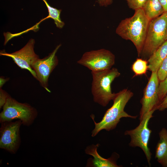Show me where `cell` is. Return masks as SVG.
Listing matches in <instances>:
<instances>
[{
    "mask_svg": "<svg viewBox=\"0 0 167 167\" xmlns=\"http://www.w3.org/2000/svg\"><path fill=\"white\" fill-rule=\"evenodd\" d=\"M131 69L135 76L145 74L148 69L147 61L141 58H137L133 64Z\"/></svg>",
    "mask_w": 167,
    "mask_h": 167,
    "instance_id": "obj_17",
    "label": "cell"
},
{
    "mask_svg": "<svg viewBox=\"0 0 167 167\" xmlns=\"http://www.w3.org/2000/svg\"><path fill=\"white\" fill-rule=\"evenodd\" d=\"M99 144L96 145H92L87 147L85 149L86 154L92 155L93 159H91L89 165L96 167H117V164L113 158L108 159L104 158L100 156L97 151Z\"/></svg>",
    "mask_w": 167,
    "mask_h": 167,
    "instance_id": "obj_12",
    "label": "cell"
},
{
    "mask_svg": "<svg viewBox=\"0 0 167 167\" xmlns=\"http://www.w3.org/2000/svg\"><path fill=\"white\" fill-rule=\"evenodd\" d=\"M61 45H57L49 55L42 59L39 58L32 64V67L35 71L37 80L46 91L50 92L48 88V80L50 75L58 65V60L56 54Z\"/></svg>",
    "mask_w": 167,
    "mask_h": 167,
    "instance_id": "obj_9",
    "label": "cell"
},
{
    "mask_svg": "<svg viewBox=\"0 0 167 167\" xmlns=\"http://www.w3.org/2000/svg\"><path fill=\"white\" fill-rule=\"evenodd\" d=\"M159 140L156 148L155 158L163 167H167V130L163 128L159 133Z\"/></svg>",
    "mask_w": 167,
    "mask_h": 167,
    "instance_id": "obj_13",
    "label": "cell"
},
{
    "mask_svg": "<svg viewBox=\"0 0 167 167\" xmlns=\"http://www.w3.org/2000/svg\"><path fill=\"white\" fill-rule=\"evenodd\" d=\"M129 7L134 10L142 9L147 0H125Z\"/></svg>",
    "mask_w": 167,
    "mask_h": 167,
    "instance_id": "obj_20",
    "label": "cell"
},
{
    "mask_svg": "<svg viewBox=\"0 0 167 167\" xmlns=\"http://www.w3.org/2000/svg\"><path fill=\"white\" fill-rule=\"evenodd\" d=\"M0 128V148L11 154H15L21 143L20 128V120L2 122Z\"/></svg>",
    "mask_w": 167,
    "mask_h": 167,
    "instance_id": "obj_8",
    "label": "cell"
},
{
    "mask_svg": "<svg viewBox=\"0 0 167 167\" xmlns=\"http://www.w3.org/2000/svg\"><path fill=\"white\" fill-rule=\"evenodd\" d=\"M38 115L36 109L27 103L18 101L11 96L7 99L0 113V122L20 120L22 125L29 126L33 123Z\"/></svg>",
    "mask_w": 167,
    "mask_h": 167,
    "instance_id": "obj_5",
    "label": "cell"
},
{
    "mask_svg": "<svg viewBox=\"0 0 167 167\" xmlns=\"http://www.w3.org/2000/svg\"><path fill=\"white\" fill-rule=\"evenodd\" d=\"M113 0H97V2L100 6L106 7L111 5Z\"/></svg>",
    "mask_w": 167,
    "mask_h": 167,
    "instance_id": "obj_23",
    "label": "cell"
},
{
    "mask_svg": "<svg viewBox=\"0 0 167 167\" xmlns=\"http://www.w3.org/2000/svg\"><path fill=\"white\" fill-rule=\"evenodd\" d=\"M155 110L148 113L140 121L139 125L135 128L126 131L125 135L130 136L131 140L129 145L132 147H139L143 150L149 165H151L152 153L148 146V142L152 131L148 127L150 119L153 117Z\"/></svg>",
    "mask_w": 167,
    "mask_h": 167,
    "instance_id": "obj_6",
    "label": "cell"
},
{
    "mask_svg": "<svg viewBox=\"0 0 167 167\" xmlns=\"http://www.w3.org/2000/svg\"><path fill=\"white\" fill-rule=\"evenodd\" d=\"M9 78H5L4 77L1 76L0 78V88H2L3 85L9 80Z\"/></svg>",
    "mask_w": 167,
    "mask_h": 167,
    "instance_id": "obj_24",
    "label": "cell"
},
{
    "mask_svg": "<svg viewBox=\"0 0 167 167\" xmlns=\"http://www.w3.org/2000/svg\"><path fill=\"white\" fill-rule=\"evenodd\" d=\"M142 9L150 21L160 16L165 12L159 0H147Z\"/></svg>",
    "mask_w": 167,
    "mask_h": 167,
    "instance_id": "obj_15",
    "label": "cell"
},
{
    "mask_svg": "<svg viewBox=\"0 0 167 167\" xmlns=\"http://www.w3.org/2000/svg\"><path fill=\"white\" fill-rule=\"evenodd\" d=\"M167 95V76L163 80L159 83L158 88V95L160 104Z\"/></svg>",
    "mask_w": 167,
    "mask_h": 167,
    "instance_id": "obj_19",
    "label": "cell"
},
{
    "mask_svg": "<svg viewBox=\"0 0 167 167\" xmlns=\"http://www.w3.org/2000/svg\"><path fill=\"white\" fill-rule=\"evenodd\" d=\"M10 96L5 91L0 88V109L2 108L7 98Z\"/></svg>",
    "mask_w": 167,
    "mask_h": 167,
    "instance_id": "obj_21",
    "label": "cell"
},
{
    "mask_svg": "<svg viewBox=\"0 0 167 167\" xmlns=\"http://www.w3.org/2000/svg\"><path fill=\"white\" fill-rule=\"evenodd\" d=\"M166 41L167 12H165L160 16L150 21L140 56L149 58Z\"/></svg>",
    "mask_w": 167,
    "mask_h": 167,
    "instance_id": "obj_4",
    "label": "cell"
},
{
    "mask_svg": "<svg viewBox=\"0 0 167 167\" xmlns=\"http://www.w3.org/2000/svg\"><path fill=\"white\" fill-rule=\"evenodd\" d=\"M167 56V41L160 46L148 58L147 61L148 69L152 72H157Z\"/></svg>",
    "mask_w": 167,
    "mask_h": 167,
    "instance_id": "obj_14",
    "label": "cell"
},
{
    "mask_svg": "<svg viewBox=\"0 0 167 167\" xmlns=\"http://www.w3.org/2000/svg\"><path fill=\"white\" fill-rule=\"evenodd\" d=\"M159 83L157 72H152L140 100L142 107L139 113L140 121L149 112L156 110L160 104L158 95Z\"/></svg>",
    "mask_w": 167,
    "mask_h": 167,
    "instance_id": "obj_10",
    "label": "cell"
},
{
    "mask_svg": "<svg viewBox=\"0 0 167 167\" xmlns=\"http://www.w3.org/2000/svg\"><path fill=\"white\" fill-rule=\"evenodd\" d=\"M45 3L47 8L49 15L54 21L56 26L59 28H62L65 25L64 23L61 19L60 15L62 11L61 9H58L51 6L48 3L46 0H42Z\"/></svg>",
    "mask_w": 167,
    "mask_h": 167,
    "instance_id": "obj_16",
    "label": "cell"
},
{
    "mask_svg": "<svg viewBox=\"0 0 167 167\" xmlns=\"http://www.w3.org/2000/svg\"><path fill=\"white\" fill-rule=\"evenodd\" d=\"M92 76L91 92L94 101L105 107L114 98L116 94L112 92L111 84L120 75L115 68L95 71H91Z\"/></svg>",
    "mask_w": 167,
    "mask_h": 167,
    "instance_id": "obj_3",
    "label": "cell"
},
{
    "mask_svg": "<svg viewBox=\"0 0 167 167\" xmlns=\"http://www.w3.org/2000/svg\"><path fill=\"white\" fill-rule=\"evenodd\" d=\"M162 5L165 12H167V0H159Z\"/></svg>",
    "mask_w": 167,
    "mask_h": 167,
    "instance_id": "obj_25",
    "label": "cell"
},
{
    "mask_svg": "<svg viewBox=\"0 0 167 167\" xmlns=\"http://www.w3.org/2000/svg\"><path fill=\"white\" fill-rule=\"evenodd\" d=\"M35 43L34 40L31 39L27 44L19 50L12 53H8L2 50L0 52V55L11 58L19 67L21 69L28 71L37 80L36 73L32 67V64L39 58L34 51Z\"/></svg>",
    "mask_w": 167,
    "mask_h": 167,
    "instance_id": "obj_11",
    "label": "cell"
},
{
    "mask_svg": "<svg viewBox=\"0 0 167 167\" xmlns=\"http://www.w3.org/2000/svg\"><path fill=\"white\" fill-rule=\"evenodd\" d=\"M167 109V95L157 107L156 110L162 111Z\"/></svg>",
    "mask_w": 167,
    "mask_h": 167,
    "instance_id": "obj_22",
    "label": "cell"
},
{
    "mask_svg": "<svg viewBox=\"0 0 167 167\" xmlns=\"http://www.w3.org/2000/svg\"><path fill=\"white\" fill-rule=\"evenodd\" d=\"M150 21L143 9H139L135 10L131 17L121 20L116 29V33L119 36L133 43L139 57L143 47Z\"/></svg>",
    "mask_w": 167,
    "mask_h": 167,
    "instance_id": "obj_1",
    "label": "cell"
},
{
    "mask_svg": "<svg viewBox=\"0 0 167 167\" xmlns=\"http://www.w3.org/2000/svg\"><path fill=\"white\" fill-rule=\"evenodd\" d=\"M133 96V93L126 88L116 93L113 100V105L106 111L102 119L99 122H96L94 120V115H91V117L95 125V128L92 131V136H95L102 130L109 131L115 129L122 118L136 119L137 116L130 115L124 110L126 104Z\"/></svg>",
    "mask_w": 167,
    "mask_h": 167,
    "instance_id": "obj_2",
    "label": "cell"
},
{
    "mask_svg": "<svg viewBox=\"0 0 167 167\" xmlns=\"http://www.w3.org/2000/svg\"><path fill=\"white\" fill-rule=\"evenodd\" d=\"M157 74L160 82L163 80L167 76V56L161 63Z\"/></svg>",
    "mask_w": 167,
    "mask_h": 167,
    "instance_id": "obj_18",
    "label": "cell"
},
{
    "mask_svg": "<svg viewBox=\"0 0 167 167\" xmlns=\"http://www.w3.org/2000/svg\"><path fill=\"white\" fill-rule=\"evenodd\" d=\"M115 56L110 51L104 49L84 53L77 62L91 71L110 69L115 63Z\"/></svg>",
    "mask_w": 167,
    "mask_h": 167,
    "instance_id": "obj_7",
    "label": "cell"
}]
</instances>
